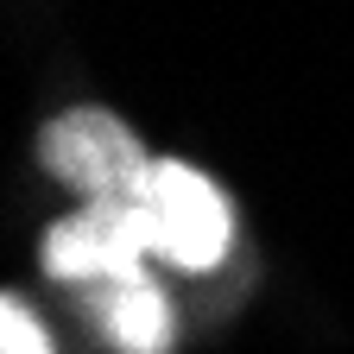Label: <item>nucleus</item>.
Masks as SVG:
<instances>
[{"label":"nucleus","instance_id":"nucleus-1","mask_svg":"<svg viewBox=\"0 0 354 354\" xmlns=\"http://www.w3.org/2000/svg\"><path fill=\"white\" fill-rule=\"evenodd\" d=\"M38 165L57 184H70L82 203H95V196H140L146 171H152V152L140 146V133L120 114L70 108L38 133Z\"/></svg>","mask_w":354,"mask_h":354},{"label":"nucleus","instance_id":"nucleus-2","mask_svg":"<svg viewBox=\"0 0 354 354\" xmlns=\"http://www.w3.org/2000/svg\"><path fill=\"white\" fill-rule=\"evenodd\" d=\"M140 203H146V221H152V253L171 259L177 272H215L228 259L234 215L203 171L177 165V158H152Z\"/></svg>","mask_w":354,"mask_h":354},{"label":"nucleus","instance_id":"nucleus-3","mask_svg":"<svg viewBox=\"0 0 354 354\" xmlns=\"http://www.w3.org/2000/svg\"><path fill=\"white\" fill-rule=\"evenodd\" d=\"M152 253V221L140 196H95L76 215L51 221L44 234V272L64 285H102V279H133L146 272Z\"/></svg>","mask_w":354,"mask_h":354},{"label":"nucleus","instance_id":"nucleus-4","mask_svg":"<svg viewBox=\"0 0 354 354\" xmlns=\"http://www.w3.org/2000/svg\"><path fill=\"white\" fill-rule=\"evenodd\" d=\"M95 304H102V323H108L120 354H171V304H165V291L146 272L102 279Z\"/></svg>","mask_w":354,"mask_h":354},{"label":"nucleus","instance_id":"nucleus-5","mask_svg":"<svg viewBox=\"0 0 354 354\" xmlns=\"http://www.w3.org/2000/svg\"><path fill=\"white\" fill-rule=\"evenodd\" d=\"M0 354H51L44 323H32V310H26L19 297L0 304Z\"/></svg>","mask_w":354,"mask_h":354}]
</instances>
